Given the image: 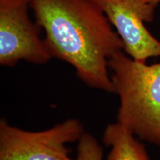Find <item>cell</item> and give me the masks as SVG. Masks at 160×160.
<instances>
[{"label":"cell","instance_id":"52a82bcc","mask_svg":"<svg viewBox=\"0 0 160 160\" xmlns=\"http://www.w3.org/2000/svg\"><path fill=\"white\" fill-rule=\"evenodd\" d=\"M78 142L76 160H102L103 148L96 138L88 133H84Z\"/></svg>","mask_w":160,"mask_h":160},{"label":"cell","instance_id":"ba28073f","mask_svg":"<svg viewBox=\"0 0 160 160\" xmlns=\"http://www.w3.org/2000/svg\"><path fill=\"white\" fill-rule=\"evenodd\" d=\"M146 2L151 3L152 5L157 6L160 2V0H145Z\"/></svg>","mask_w":160,"mask_h":160},{"label":"cell","instance_id":"6da1fadb","mask_svg":"<svg viewBox=\"0 0 160 160\" xmlns=\"http://www.w3.org/2000/svg\"><path fill=\"white\" fill-rule=\"evenodd\" d=\"M30 8L52 57L73 66L90 87L114 92L108 61L124 43L96 0H31Z\"/></svg>","mask_w":160,"mask_h":160},{"label":"cell","instance_id":"3957f363","mask_svg":"<svg viewBox=\"0 0 160 160\" xmlns=\"http://www.w3.org/2000/svg\"><path fill=\"white\" fill-rule=\"evenodd\" d=\"M84 127L68 119L42 131H29L0 121V160H73L66 144L79 141Z\"/></svg>","mask_w":160,"mask_h":160},{"label":"cell","instance_id":"8992f818","mask_svg":"<svg viewBox=\"0 0 160 160\" xmlns=\"http://www.w3.org/2000/svg\"><path fill=\"white\" fill-rule=\"evenodd\" d=\"M102 142L106 147L111 148L107 160H150L145 145L118 122L106 127Z\"/></svg>","mask_w":160,"mask_h":160},{"label":"cell","instance_id":"7a4b0ae2","mask_svg":"<svg viewBox=\"0 0 160 160\" xmlns=\"http://www.w3.org/2000/svg\"><path fill=\"white\" fill-rule=\"evenodd\" d=\"M119 97L117 122L138 139L160 146V62L147 65L122 51L108 61Z\"/></svg>","mask_w":160,"mask_h":160},{"label":"cell","instance_id":"277c9868","mask_svg":"<svg viewBox=\"0 0 160 160\" xmlns=\"http://www.w3.org/2000/svg\"><path fill=\"white\" fill-rule=\"evenodd\" d=\"M31 0H0V64L13 67L19 60L45 64L52 58L41 28L30 19Z\"/></svg>","mask_w":160,"mask_h":160},{"label":"cell","instance_id":"5b68a950","mask_svg":"<svg viewBox=\"0 0 160 160\" xmlns=\"http://www.w3.org/2000/svg\"><path fill=\"white\" fill-rule=\"evenodd\" d=\"M117 29L124 51L136 61L146 62L160 57V42L152 36L144 22L153 21L157 6L145 0H96Z\"/></svg>","mask_w":160,"mask_h":160}]
</instances>
